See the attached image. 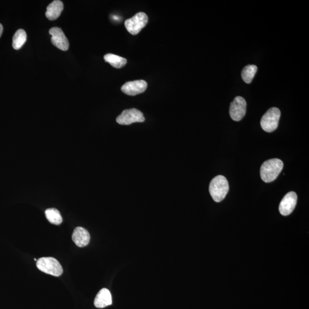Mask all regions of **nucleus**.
I'll list each match as a JSON object with an SVG mask.
<instances>
[{
  "label": "nucleus",
  "instance_id": "nucleus-1",
  "mask_svg": "<svg viewBox=\"0 0 309 309\" xmlns=\"http://www.w3.org/2000/svg\"><path fill=\"white\" fill-rule=\"evenodd\" d=\"M284 168V163L281 160L271 159L262 164L260 169L261 179L266 183L273 182L277 178Z\"/></svg>",
  "mask_w": 309,
  "mask_h": 309
},
{
  "label": "nucleus",
  "instance_id": "nucleus-2",
  "mask_svg": "<svg viewBox=\"0 0 309 309\" xmlns=\"http://www.w3.org/2000/svg\"><path fill=\"white\" fill-rule=\"evenodd\" d=\"M229 191L228 181L225 176L218 175L211 181L209 192L215 202H220L223 201Z\"/></svg>",
  "mask_w": 309,
  "mask_h": 309
},
{
  "label": "nucleus",
  "instance_id": "nucleus-3",
  "mask_svg": "<svg viewBox=\"0 0 309 309\" xmlns=\"http://www.w3.org/2000/svg\"><path fill=\"white\" fill-rule=\"evenodd\" d=\"M36 266L43 272L52 275L53 276L59 277L63 273V267L60 263L54 258L43 257L37 260Z\"/></svg>",
  "mask_w": 309,
  "mask_h": 309
},
{
  "label": "nucleus",
  "instance_id": "nucleus-4",
  "mask_svg": "<svg viewBox=\"0 0 309 309\" xmlns=\"http://www.w3.org/2000/svg\"><path fill=\"white\" fill-rule=\"evenodd\" d=\"M281 116V111L276 107L269 109L261 120L262 129L267 133H272L277 129L279 120Z\"/></svg>",
  "mask_w": 309,
  "mask_h": 309
},
{
  "label": "nucleus",
  "instance_id": "nucleus-5",
  "mask_svg": "<svg viewBox=\"0 0 309 309\" xmlns=\"http://www.w3.org/2000/svg\"><path fill=\"white\" fill-rule=\"evenodd\" d=\"M149 18L145 13L139 12L125 21V26L132 35H137L148 24Z\"/></svg>",
  "mask_w": 309,
  "mask_h": 309
},
{
  "label": "nucleus",
  "instance_id": "nucleus-6",
  "mask_svg": "<svg viewBox=\"0 0 309 309\" xmlns=\"http://www.w3.org/2000/svg\"><path fill=\"white\" fill-rule=\"evenodd\" d=\"M145 120V118L143 113L136 108L123 111L116 118V122L121 125H130L134 123H142Z\"/></svg>",
  "mask_w": 309,
  "mask_h": 309
},
{
  "label": "nucleus",
  "instance_id": "nucleus-7",
  "mask_svg": "<svg viewBox=\"0 0 309 309\" xmlns=\"http://www.w3.org/2000/svg\"><path fill=\"white\" fill-rule=\"evenodd\" d=\"M247 103L244 98L236 96L233 99L230 107V115L233 120L239 122L246 115Z\"/></svg>",
  "mask_w": 309,
  "mask_h": 309
},
{
  "label": "nucleus",
  "instance_id": "nucleus-8",
  "mask_svg": "<svg viewBox=\"0 0 309 309\" xmlns=\"http://www.w3.org/2000/svg\"><path fill=\"white\" fill-rule=\"evenodd\" d=\"M52 36L51 41L53 45H55L59 50L66 51L69 50L70 44L65 33L61 28L54 27L50 29L49 31Z\"/></svg>",
  "mask_w": 309,
  "mask_h": 309
},
{
  "label": "nucleus",
  "instance_id": "nucleus-9",
  "mask_svg": "<svg viewBox=\"0 0 309 309\" xmlns=\"http://www.w3.org/2000/svg\"><path fill=\"white\" fill-rule=\"evenodd\" d=\"M297 202V195L296 193L293 191L289 192L282 199L280 206H279V210H280L281 215L284 216H288L291 214L295 209Z\"/></svg>",
  "mask_w": 309,
  "mask_h": 309
},
{
  "label": "nucleus",
  "instance_id": "nucleus-10",
  "mask_svg": "<svg viewBox=\"0 0 309 309\" xmlns=\"http://www.w3.org/2000/svg\"><path fill=\"white\" fill-rule=\"evenodd\" d=\"M148 88V82L145 80L129 81L123 85L122 91L129 96H135L146 91Z\"/></svg>",
  "mask_w": 309,
  "mask_h": 309
},
{
  "label": "nucleus",
  "instance_id": "nucleus-11",
  "mask_svg": "<svg viewBox=\"0 0 309 309\" xmlns=\"http://www.w3.org/2000/svg\"><path fill=\"white\" fill-rule=\"evenodd\" d=\"M72 238L77 246L83 247L89 244L90 237L89 232L86 229L77 227L75 229Z\"/></svg>",
  "mask_w": 309,
  "mask_h": 309
},
{
  "label": "nucleus",
  "instance_id": "nucleus-12",
  "mask_svg": "<svg viewBox=\"0 0 309 309\" xmlns=\"http://www.w3.org/2000/svg\"><path fill=\"white\" fill-rule=\"evenodd\" d=\"M112 303V296L110 290L103 288L97 293L94 301V305L97 308H104L110 306Z\"/></svg>",
  "mask_w": 309,
  "mask_h": 309
},
{
  "label": "nucleus",
  "instance_id": "nucleus-13",
  "mask_svg": "<svg viewBox=\"0 0 309 309\" xmlns=\"http://www.w3.org/2000/svg\"><path fill=\"white\" fill-rule=\"evenodd\" d=\"M64 9L63 3L59 0H56L50 3L47 7L46 16L48 19L54 21L59 17Z\"/></svg>",
  "mask_w": 309,
  "mask_h": 309
},
{
  "label": "nucleus",
  "instance_id": "nucleus-14",
  "mask_svg": "<svg viewBox=\"0 0 309 309\" xmlns=\"http://www.w3.org/2000/svg\"><path fill=\"white\" fill-rule=\"evenodd\" d=\"M105 62L110 63V65L116 69H121L125 66L127 64V60L118 55L109 54L104 56Z\"/></svg>",
  "mask_w": 309,
  "mask_h": 309
},
{
  "label": "nucleus",
  "instance_id": "nucleus-15",
  "mask_svg": "<svg viewBox=\"0 0 309 309\" xmlns=\"http://www.w3.org/2000/svg\"><path fill=\"white\" fill-rule=\"evenodd\" d=\"M26 38H27V36H26V33L24 30L22 29H18L15 33L13 37L12 46L14 50H20L25 43Z\"/></svg>",
  "mask_w": 309,
  "mask_h": 309
},
{
  "label": "nucleus",
  "instance_id": "nucleus-16",
  "mask_svg": "<svg viewBox=\"0 0 309 309\" xmlns=\"http://www.w3.org/2000/svg\"><path fill=\"white\" fill-rule=\"evenodd\" d=\"M45 216L51 224L55 225H59L63 222V218L59 211L57 209L52 208L45 210Z\"/></svg>",
  "mask_w": 309,
  "mask_h": 309
},
{
  "label": "nucleus",
  "instance_id": "nucleus-17",
  "mask_svg": "<svg viewBox=\"0 0 309 309\" xmlns=\"http://www.w3.org/2000/svg\"><path fill=\"white\" fill-rule=\"evenodd\" d=\"M257 67L255 65H248L242 71L243 80L247 84H250L257 72Z\"/></svg>",
  "mask_w": 309,
  "mask_h": 309
},
{
  "label": "nucleus",
  "instance_id": "nucleus-18",
  "mask_svg": "<svg viewBox=\"0 0 309 309\" xmlns=\"http://www.w3.org/2000/svg\"><path fill=\"white\" fill-rule=\"evenodd\" d=\"M2 32H3V26L1 24H0V37H1Z\"/></svg>",
  "mask_w": 309,
  "mask_h": 309
},
{
  "label": "nucleus",
  "instance_id": "nucleus-19",
  "mask_svg": "<svg viewBox=\"0 0 309 309\" xmlns=\"http://www.w3.org/2000/svg\"><path fill=\"white\" fill-rule=\"evenodd\" d=\"M114 18H115V19L116 20H118V17H114Z\"/></svg>",
  "mask_w": 309,
  "mask_h": 309
},
{
  "label": "nucleus",
  "instance_id": "nucleus-20",
  "mask_svg": "<svg viewBox=\"0 0 309 309\" xmlns=\"http://www.w3.org/2000/svg\"><path fill=\"white\" fill-rule=\"evenodd\" d=\"M34 260H35V261H37V260L36 258L34 259Z\"/></svg>",
  "mask_w": 309,
  "mask_h": 309
}]
</instances>
